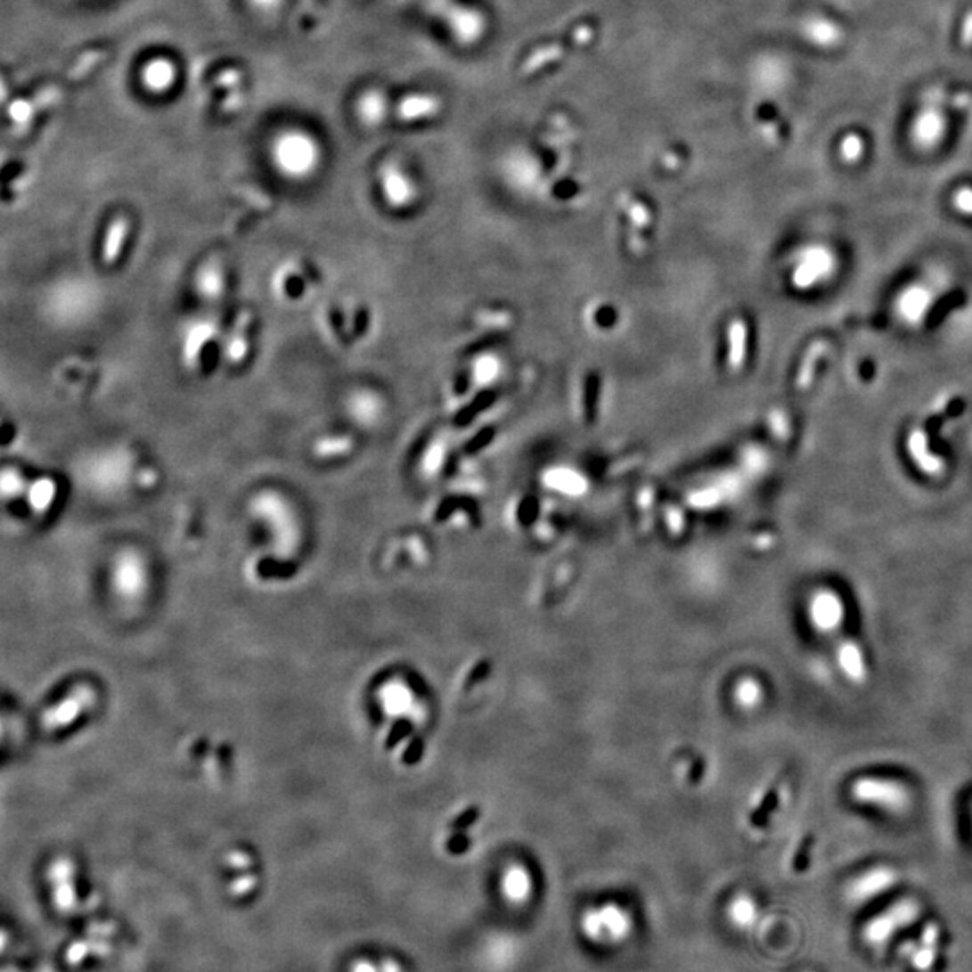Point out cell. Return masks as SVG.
<instances>
[{"label":"cell","mask_w":972,"mask_h":972,"mask_svg":"<svg viewBox=\"0 0 972 972\" xmlns=\"http://www.w3.org/2000/svg\"><path fill=\"white\" fill-rule=\"evenodd\" d=\"M294 278H296V265L292 261L282 265V267L273 274V294L278 299H287L289 287Z\"/></svg>","instance_id":"d4e9b609"},{"label":"cell","mask_w":972,"mask_h":972,"mask_svg":"<svg viewBox=\"0 0 972 972\" xmlns=\"http://www.w3.org/2000/svg\"><path fill=\"white\" fill-rule=\"evenodd\" d=\"M271 159L282 176L294 183H301L310 179L319 169L321 148L308 134L289 130L274 139Z\"/></svg>","instance_id":"277c9868"},{"label":"cell","mask_w":972,"mask_h":972,"mask_svg":"<svg viewBox=\"0 0 972 972\" xmlns=\"http://www.w3.org/2000/svg\"><path fill=\"white\" fill-rule=\"evenodd\" d=\"M193 290L204 303H218L227 290V274L218 257L204 261L193 276Z\"/></svg>","instance_id":"4fadbf2b"},{"label":"cell","mask_w":972,"mask_h":972,"mask_svg":"<svg viewBox=\"0 0 972 972\" xmlns=\"http://www.w3.org/2000/svg\"><path fill=\"white\" fill-rule=\"evenodd\" d=\"M922 915V904L915 897H903L885 911L868 919L861 929L862 942L875 951L888 947L899 933L915 926Z\"/></svg>","instance_id":"5b68a950"},{"label":"cell","mask_w":972,"mask_h":972,"mask_svg":"<svg viewBox=\"0 0 972 972\" xmlns=\"http://www.w3.org/2000/svg\"><path fill=\"white\" fill-rule=\"evenodd\" d=\"M218 331V321L211 315H193L183 323L179 330V357L188 372L200 368L204 351L216 340Z\"/></svg>","instance_id":"9c48e42d"},{"label":"cell","mask_w":972,"mask_h":972,"mask_svg":"<svg viewBox=\"0 0 972 972\" xmlns=\"http://www.w3.org/2000/svg\"><path fill=\"white\" fill-rule=\"evenodd\" d=\"M582 929L591 940L617 942L624 940L631 933L633 922L629 920L625 911L609 906L601 911H589L584 917Z\"/></svg>","instance_id":"7c38bea8"},{"label":"cell","mask_w":972,"mask_h":972,"mask_svg":"<svg viewBox=\"0 0 972 972\" xmlns=\"http://www.w3.org/2000/svg\"><path fill=\"white\" fill-rule=\"evenodd\" d=\"M760 698H762V686L756 681L747 679L739 686V700L746 706V708H753L755 704L760 702Z\"/></svg>","instance_id":"484cf974"},{"label":"cell","mask_w":972,"mask_h":972,"mask_svg":"<svg viewBox=\"0 0 972 972\" xmlns=\"http://www.w3.org/2000/svg\"><path fill=\"white\" fill-rule=\"evenodd\" d=\"M490 670H492L490 661H481V663H478V665L469 672V675H467V679H465V690H470L472 686L479 684L485 677H488Z\"/></svg>","instance_id":"f1b7e54d"},{"label":"cell","mask_w":972,"mask_h":972,"mask_svg":"<svg viewBox=\"0 0 972 972\" xmlns=\"http://www.w3.org/2000/svg\"><path fill=\"white\" fill-rule=\"evenodd\" d=\"M249 355V340L243 333L229 335L222 344V357L229 364H240Z\"/></svg>","instance_id":"cb8c5ba5"},{"label":"cell","mask_w":972,"mask_h":972,"mask_svg":"<svg viewBox=\"0 0 972 972\" xmlns=\"http://www.w3.org/2000/svg\"><path fill=\"white\" fill-rule=\"evenodd\" d=\"M728 917L731 924L740 931H753L760 922L758 904L749 895H739L731 901L728 908Z\"/></svg>","instance_id":"d6986e66"},{"label":"cell","mask_w":972,"mask_h":972,"mask_svg":"<svg viewBox=\"0 0 972 972\" xmlns=\"http://www.w3.org/2000/svg\"><path fill=\"white\" fill-rule=\"evenodd\" d=\"M88 697H91L88 690H79L70 693L60 704H56L54 708L47 712L45 723L51 728H65L72 724L79 717V714L85 710V706L88 704Z\"/></svg>","instance_id":"e0dca14e"},{"label":"cell","mask_w":972,"mask_h":972,"mask_svg":"<svg viewBox=\"0 0 972 972\" xmlns=\"http://www.w3.org/2000/svg\"><path fill=\"white\" fill-rule=\"evenodd\" d=\"M56 495H58V488H56V481L49 476H44V478H37L33 481H29V486H28V492H26V501H28V508L37 513V515H45L54 501H56Z\"/></svg>","instance_id":"ac0fdd59"},{"label":"cell","mask_w":972,"mask_h":972,"mask_svg":"<svg viewBox=\"0 0 972 972\" xmlns=\"http://www.w3.org/2000/svg\"><path fill=\"white\" fill-rule=\"evenodd\" d=\"M942 926L935 920L924 924L919 940H904L897 947L899 958L915 972H933L940 958Z\"/></svg>","instance_id":"30bf717a"},{"label":"cell","mask_w":972,"mask_h":972,"mask_svg":"<svg viewBox=\"0 0 972 972\" xmlns=\"http://www.w3.org/2000/svg\"><path fill=\"white\" fill-rule=\"evenodd\" d=\"M130 234H132V227L128 218L116 216L110 220V224L103 231V238L100 245V259L107 265V267H112V265H116L121 259Z\"/></svg>","instance_id":"9a60e30c"},{"label":"cell","mask_w":972,"mask_h":972,"mask_svg":"<svg viewBox=\"0 0 972 972\" xmlns=\"http://www.w3.org/2000/svg\"><path fill=\"white\" fill-rule=\"evenodd\" d=\"M351 449V439L339 434H324L314 441L312 453L319 460H333L347 454Z\"/></svg>","instance_id":"ffe728a7"},{"label":"cell","mask_w":972,"mask_h":972,"mask_svg":"<svg viewBox=\"0 0 972 972\" xmlns=\"http://www.w3.org/2000/svg\"><path fill=\"white\" fill-rule=\"evenodd\" d=\"M3 495L6 501H12V499H19V497H26V492H28V486H29V481L24 478V474L19 470V469H13V467H6L3 470Z\"/></svg>","instance_id":"603a6c76"},{"label":"cell","mask_w":972,"mask_h":972,"mask_svg":"<svg viewBox=\"0 0 972 972\" xmlns=\"http://www.w3.org/2000/svg\"><path fill=\"white\" fill-rule=\"evenodd\" d=\"M411 731H412V724H411V721H409V719H404V717H400V719H398V721H396V723L393 724V728H391V731H389V737H388V742H386V746H388V747H395V746H396V744H398L400 740H404V739H405V737H407V735H409Z\"/></svg>","instance_id":"4316f807"},{"label":"cell","mask_w":972,"mask_h":972,"mask_svg":"<svg viewBox=\"0 0 972 972\" xmlns=\"http://www.w3.org/2000/svg\"><path fill=\"white\" fill-rule=\"evenodd\" d=\"M78 485L93 497L116 499L135 476V458L127 447H103L86 453L74 467Z\"/></svg>","instance_id":"6da1fadb"},{"label":"cell","mask_w":972,"mask_h":972,"mask_svg":"<svg viewBox=\"0 0 972 972\" xmlns=\"http://www.w3.org/2000/svg\"><path fill=\"white\" fill-rule=\"evenodd\" d=\"M469 846H470V841H469V837H467L465 834H461V832H456V834L447 841V850H449L451 854H465V852L469 850Z\"/></svg>","instance_id":"1f68e13d"},{"label":"cell","mask_w":972,"mask_h":972,"mask_svg":"<svg viewBox=\"0 0 972 972\" xmlns=\"http://www.w3.org/2000/svg\"><path fill=\"white\" fill-rule=\"evenodd\" d=\"M478 818H479V809H478V807H470V809L463 811L460 816H456V820L453 821L451 829L456 830V832H461V830L469 829L470 825H474V823L478 821Z\"/></svg>","instance_id":"f546056e"},{"label":"cell","mask_w":972,"mask_h":972,"mask_svg":"<svg viewBox=\"0 0 972 972\" xmlns=\"http://www.w3.org/2000/svg\"><path fill=\"white\" fill-rule=\"evenodd\" d=\"M837 656V666L843 672V675L855 686H861L868 679V665L864 652L861 645L850 638H845L839 641L836 649Z\"/></svg>","instance_id":"2e32d148"},{"label":"cell","mask_w":972,"mask_h":972,"mask_svg":"<svg viewBox=\"0 0 972 972\" xmlns=\"http://www.w3.org/2000/svg\"><path fill=\"white\" fill-rule=\"evenodd\" d=\"M110 589L123 603H137L148 592L150 569L146 559L137 550L119 551L110 564Z\"/></svg>","instance_id":"52a82bcc"},{"label":"cell","mask_w":972,"mask_h":972,"mask_svg":"<svg viewBox=\"0 0 972 972\" xmlns=\"http://www.w3.org/2000/svg\"><path fill=\"white\" fill-rule=\"evenodd\" d=\"M252 3L259 8H273V6H278L282 0H252Z\"/></svg>","instance_id":"d6a6232c"},{"label":"cell","mask_w":972,"mask_h":972,"mask_svg":"<svg viewBox=\"0 0 972 972\" xmlns=\"http://www.w3.org/2000/svg\"><path fill=\"white\" fill-rule=\"evenodd\" d=\"M508 897L517 901V903H522L526 897H527V882L524 877L517 875V877H511V880L508 882Z\"/></svg>","instance_id":"83f0119b"},{"label":"cell","mask_w":972,"mask_h":972,"mask_svg":"<svg viewBox=\"0 0 972 972\" xmlns=\"http://www.w3.org/2000/svg\"><path fill=\"white\" fill-rule=\"evenodd\" d=\"M102 305V289L85 276H65L44 292L42 314L58 328H79L91 321Z\"/></svg>","instance_id":"7a4b0ae2"},{"label":"cell","mask_w":972,"mask_h":972,"mask_svg":"<svg viewBox=\"0 0 972 972\" xmlns=\"http://www.w3.org/2000/svg\"><path fill=\"white\" fill-rule=\"evenodd\" d=\"M809 622L823 636L836 634L843 624L846 616V607L839 592L829 587L816 589L809 598Z\"/></svg>","instance_id":"8fae6325"},{"label":"cell","mask_w":972,"mask_h":972,"mask_svg":"<svg viewBox=\"0 0 972 972\" xmlns=\"http://www.w3.org/2000/svg\"><path fill=\"white\" fill-rule=\"evenodd\" d=\"M173 79H175V67H171V63L166 60L153 61L146 67L144 81L151 91H166L167 85H171Z\"/></svg>","instance_id":"7402d4cb"},{"label":"cell","mask_w":972,"mask_h":972,"mask_svg":"<svg viewBox=\"0 0 972 972\" xmlns=\"http://www.w3.org/2000/svg\"><path fill=\"white\" fill-rule=\"evenodd\" d=\"M850 794L857 804L892 816L906 814L913 804V792L906 783L885 776L857 778L850 787Z\"/></svg>","instance_id":"8992f818"},{"label":"cell","mask_w":972,"mask_h":972,"mask_svg":"<svg viewBox=\"0 0 972 972\" xmlns=\"http://www.w3.org/2000/svg\"><path fill=\"white\" fill-rule=\"evenodd\" d=\"M901 882V873L892 864H875L861 873H857L845 888V897L852 906H864L888 892L897 888Z\"/></svg>","instance_id":"ba28073f"},{"label":"cell","mask_w":972,"mask_h":972,"mask_svg":"<svg viewBox=\"0 0 972 972\" xmlns=\"http://www.w3.org/2000/svg\"><path fill=\"white\" fill-rule=\"evenodd\" d=\"M382 192L386 195V200L393 206H404L409 200L411 190L405 181V176L400 175L396 169H388L382 175Z\"/></svg>","instance_id":"44dd1931"},{"label":"cell","mask_w":972,"mask_h":972,"mask_svg":"<svg viewBox=\"0 0 972 972\" xmlns=\"http://www.w3.org/2000/svg\"><path fill=\"white\" fill-rule=\"evenodd\" d=\"M421 755H423V740H421V739H416V740H412V742L409 744V747L405 749V753H404V756H402V762H404L405 765H414V764L421 758Z\"/></svg>","instance_id":"4dcf8cb0"},{"label":"cell","mask_w":972,"mask_h":972,"mask_svg":"<svg viewBox=\"0 0 972 972\" xmlns=\"http://www.w3.org/2000/svg\"><path fill=\"white\" fill-rule=\"evenodd\" d=\"M382 409L384 405L379 395L366 388L353 389L344 398L346 416L359 427H373L380 420Z\"/></svg>","instance_id":"5bb4252c"},{"label":"cell","mask_w":972,"mask_h":972,"mask_svg":"<svg viewBox=\"0 0 972 972\" xmlns=\"http://www.w3.org/2000/svg\"><path fill=\"white\" fill-rule=\"evenodd\" d=\"M249 513L267 529L276 557L290 559L299 551L303 539L301 519L285 494L273 488L256 492L249 501Z\"/></svg>","instance_id":"3957f363"}]
</instances>
